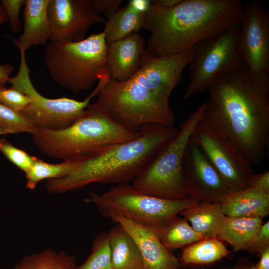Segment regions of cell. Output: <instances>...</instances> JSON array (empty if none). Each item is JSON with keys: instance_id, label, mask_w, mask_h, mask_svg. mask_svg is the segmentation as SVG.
I'll return each instance as SVG.
<instances>
[{"instance_id": "11", "label": "cell", "mask_w": 269, "mask_h": 269, "mask_svg": "<svg viewBox=\"0 0 269 269\" xmlns=\"http://www.w3.org/2000/svg\"><path fill=\"white\" fill-rule=\"evenodd\" d=\"M237 47L242 63L251 71L269 73V13L259 2L243 5Z\"/></svg>"}, {"instance_id": "13", "label": "cell", "mask_w": 269, "mask_h": 269, "mask_svg": "<svg viewBox=\"0 0 269 269\" xmlns=\"http://www.w3.org/2000/svg\"><path fill=\"white\" fill-rule=\"evenodd\" d=\"M183 172L189 197L221 203L230 193L221 177L192 138L184 157Z\"/></svg>"}, {"instance_id": "19", "label": "cell", "mask_w": 269, "mask_h": 269, "mask_svg": "<svg viewBox=\"0 0 269 269\" xmlns=\"http://www.w3.org/2000/svg\"><path fill=\"white\" fill-rule=\"evenodd\" d=\"M112 269H145L140 251L132 238L118 224L107 232Z\"/></svg>"}, {"instance_id": "39", "label": "cell", "mask_w": 269, "mask_h": 269, "mask_svg": "<svg viewBox=\"0 0 269 269\" xmlns=\"http://www.w3.org/2000/svg\"><path fill=\"white\" fill-rule=\"evenodd\" d=\"M8 21L7 14L4 9L1 6L0 8V26Z\"/></svg>"}, {"instance_id": "37", "label": "cell", "mask_w": 269, "mask_h": 269, "mask_svg": "<svg viewBox=\"0 0 269 269\" xmlns=\"http://www.w3.org/2000/svg\"><path fill=\"white\" fill-rule=\"evenodd\" d=\"M181 0H152V2L153 4L163 7L171 8L177 5L181 1Z\"/></svg>"}, {"instance_id": "7", "label": "cell", "mask_w": 269, "mask_h": 269, "mask_svg": "<svg viewBox=\"0 0 269 269\" xmlns=\"http://www.w3.org/2000/svg\"><path fill=\"white\" fill-rule=\"evenodd\" d=\"M205 103L181 123L167 145L133 180L136 189L147 195L167 199L189 197L184 180L183 161L188 142L201 121Z\"/></svg>"}, {"instance_id": "29", "label": "cell", "mask_w": 269, "mask_h": 269, "mask_svg": "<svg viewBox=\"0 0 269 269\" xmlns=\"http://www.w3.org/2000/svg\"><path fill=\"white\" fill-rule=\"evenodd\" d=\"M32 101L30 97L12 87L0 88V102L16 112L21 113Z\"/></svg>"}, {"instance_id": "10", "label": "cell", "mask_w": 269, "mask_h": 269, "mask_svg": "<svg viewBox=\"0 0 269 269\" xmlns=\"http://www.w3.org/2000/svg\"><path fill=\"white\" fill-rule=\"evenodd\" d=\"M192 138L223 179L229 192L249 187L252 165L220 134L199 123Z\"/></svg>"}, {"instance_id": "33", "label": "cell", "mask_w": 269, "mask_h": 269, "mask_svg": "<svg viewBox=\"0 0 269 269\" xmlns=\"http://www.w3.org/2000/svg\"><path fill=\"white\" fill-rule=\"evenodd\" d=\"M252 187L269 194V172L266 171L261 173H253L249 183Z\"/></svg>"}, {"instance_id": "24", "label": "cell", "mask_w": 269, "mask_h": 269, "mask_svg": "<svg viewBox=\"0 0 269 269\" xmlns=\"http://www.w3.org/2000/svg\"><path fill=\"white\" fill-rule=\"evenodd\" d=\"M81 160H65L60 163L51 164L35 157L32 165L24 173L26 187L33 190L41 181L66 177L78 168Z\"/></svg>"}, {"instance_id": "41", "label": "cell", "mask_w": 269, "mask_h": 269, "mask_svg": "<svg viewBox=\"0 0 269 269\" xmlns=\"http://www.w3.org/2000/svg\"><path fill=\"white\" fill-rule=\"evenodd\" d=\"M1 7V1H0V8Z\"/></svg>"}, {"instance_id": "26", "label": "cell", "mask_w": 269, "mask_h": 269, "mask_svg": "<svg viewBox=\"0 0 269 269\" xmlns=\"http://www.w3.org/2000/svg\"><path fill=\"white\" fill-rule=\"evenodd\" d=\"M76 269H112L110 248L107 233L94 238L91 252L87 259Z\"/></svg>"}, {"instance_id": "5", "label": "cell", "mask_w": 269, "mask_h": 269, "mask_svg": "<svg viewBox=\"0 0 269 269\" xmlns=\"http://www.w3.org/2000/svg\"><path fill=\"white\" fill-rule=\"evenodd\" d=\"M107 44L104 31L75 42H50L44 62L51 78L61 86L78 93L109 78L106 63Z\"/></svg>"}, {"instance_id": "32", "label": "cell", "mask_w": 269, "mask_h": 269, "mask_svg": "<svg viewBox=\"0 0 269 269\" xmlns=\"http://www.w3.org/2000/svg\"><path fill=\"white\" fill-rule=\"evenodd\" d=\"M269 245V221L262 224L256 236L253 249V254L259 253Z\"/></svg>"}, {"instance_id": "20", "label": "cell", "mask_w": 269, "mask_h": 269, "mask_svg": "<svg viewBox=\"0 0 269 269\" xmlns=\"http://www.w3.org/2000/svg\"><path fill=\"white\" fill-rule=\"evenodd\" d=\"M179 214L203 239L217 238L226 218L219 203L200 201Z\"/></svg>"}, {"instance_id": "38", "label": "cell", "mask_w": 269, "mask_h": 269, "mask_svg": "<svg viewBox=\"0 0 269 269\" xmlns=\"http://www.w3.org/2000/svg\"><path fill=\"white\" fill-rule=\"evenodd\" d=\"M233 269H259L255 265L252 264L247 260H242L233 267Z\"/></svg>"}, {"instance_id": "17", "label": "cell", "mask_w": 269, "mask_h": 269, "mask_svg": "<svg viewBox=\"0 0 269 269\" xmlns=\"http://www.w3.org/2000/svg\"><path fill=\"white\" fill-rule=\"evenodd\" d=\"M221 205L226 216L263 218L269 214V194L249 187L230 192Z\"/></svg>"}, {"instance_id": "35", "label": "cell", "mask_w": 269, "mask_h": 269, "mask_svg": "<svg viewBox=\"0 0 269 269\" xmlns=\"http://www.w3.org/2000/svg\"><path fill=\"white\" fill-rule=\"evenodd\" d=\"M128 4L135 10L146 13L152 4V0H131Z\"/></svg>"}, {"instance_id": "21", "label": "cell", "mask_w": 269, "mask_h": 269, "mask_svg": "<svg viewBox=\"0 0 269 269\" xmlns=\"http://www.w3.org/2000/svg\"><path fill=\"white\" fill-rule=\"evenodd\" d=\"M145 14L135 10L129 4L119 8L105 23L103 31L107 45L132 33H139L143 28Z\"/></svg>"}, {"instance_id": "22", "label": "cell", "mask_w": 269, "mask_h": 269, "mask_svg": "<svg viewBox=\"0 0 269 269\" xmlns=\"http://www.w3.org/2000/svg\"><path fill=\"white\" fill-rule=\"evenodd\" d=\"M229 251L222 241L215 238L203 239L182 251L180 262L184 265H205L213 263L227 257Z\"/></svg>"}, {"instance_id": "15", "label": "cell", "mask_w": 269, "mask_h": 269, "mask_svg": "<svg viewBox=\"0 0 269 269\" xmlns=\"http://www.w3.org/2000/svg\"><path fill=\"white\" fill-rule=\"evenodd\" d=\"M146 45L139 33H132L108 45L106 59L110 79L123 81L135 73L141 64Z\"/></svg>"}, {"instance_id": "30", "label": "cell", "mask_w": 269, "mask_h": 269, "mask_svg": "<svg viewBox=\"0 0 269 269\" xmlns=\"http://www.w3.org/2000/svg\"><path fill=\"white\" fill-rule=\"evenodd\" d=\"M25 0H2L1 6L4 9L9 21L11 30L15 32L21 31L22 26L19 18L21 8L24 5Z\"/></svg>"}, {"instance_id": "18", "label": "cell", "mask_w": 269, "mask_h": 269, "mask_svg": "<svg viewBox=\"0 0 269 269\" xmlns=\"http://www.w3.org/2000/svg\"><path fill=\"white\" fill-rule=\"evenodd\" d=\"M262 219L226 216L217 238L227 242L235 251L246 250L253 254L256 236L263 224Z\"/></svg>"}, {"instance_id": "28", "label": "cell", "mask_w": 269, "mask_h": 269, "mask_svg": "<svg viewBox=\"0 0 269 269\" xmlns=\"http://www.w3.org/2000/svg\"><path fill=\"white\" fill-rule=\"evenodd\" d=\"M0 152L24 173L32 165L35 158L25 151L15 147L6 139L1 138Z\"/></svg>"}, {"instance_id": "12", "label": "cell", "mask_w": 269, "mask_h": 269, "mask_svg": "<svg viewBox=\"0 0 269 269\" xmlns=\"http://www.w3.org/2000/svg\"><path fill=\"white\" fill-rule=\"evenodd\" d=\"M48 15L49 41L55 43L81 41L91 26L106 22L91 0H49Z\"/></svg>"}, {"instance_id": "23", "label": "cell", "mask_w": 269, "mask_h": 269, "mask_svg": "<svg viewBox=\"0 0 269 269\" xmlns=\"http://www.w3.org/2000/svg\"><path fill=\"white\" fill-rule=\"evenodd\" d=\"M77 266L74 256L46 248L24 256L12 269H76Z\"/></svg>"}, {"instance_id": "16", "label": "cell", "mask_w": 269, "mask_h": 269, "mask_svg": "<svg viewBox=\"0 0 269 269\" xmlns=\"http://www.w3.org/2000/svg\"><path fill=\"white\" fill-rule=\"evenodd\" d=\"M49 0H26L23 11L24 28L16 40L12 39L20 53L32 46H46L51 37L48 15Z\"/></svg>"}, {"instance_id": "36", "label": "cell", "mask_w": 269, "mask_h": 269, "mask_svg": "<svg viewBox=\"0 0 269 269\" xmlns=\"http://www.w3.org/2000/svg\"><path fill=\"white\" fill-rule=\"evenodd\" d=\"M260 260L255 265L259 269H269V245L259 253Z\"/></svg>"}, {"instance_id": "6", "label": "cell", "mask_w": 269, "mask_h": 269, "mask_svg": "<svg viewBox=\"0 0 269 269\" xmlns=\"http://www.w3.org/2000/svg\"><path fill=\"white\" fill-rule=\"evenodd\" d=\"M84 201L94 205L104 217L123 216L149 228L157 236L182 211L200 202L190 197L167 200L154 197L129 182L117 184L101 193H90Z\"/></svg>"}, {"instance_id": "31", "label": "cell", "mask_w": 269, "mask_h": 269, "mask_svg": "<svg viewBox=\"0 0 269 269\" xmlns=\"http://www.w3.org/2000/svg\"><path fill=\"white\" fill-rule=\"evenodd\" d=\"M122 0H91L95 9L99 13H103L109 18L119 9Z\"/></svg>"}, {"instance_id": "2", "label": "cell", "mask_w": 269, "mask_h": 269, "mask_svg": "<svg viewBox=\"0 0 269 269\" xmlns=\"http://www.w3.org/2000/svg\"><path fill=\"white\" fill-rule=\"evenodd\" d=\"M243 9L240 0H182L171 8L152 2L143 26L150 33L146 49L157 57L188 51L200 41L239 23Z\"/></svg>"}, {"instance_id": "3", "label": "cell", "mask_w": 269, "mask_h": 269, "mask_svg": "<svg viewBox=\"0 0 269 269\" xmlns=\"http://www.w3.org/2000/svg\"><path fill=\"white\" fill-rule=\"evenodd\" d=\"M139 129L141 134L136 138L106 147L82 159L70 175L46 180L47 191L57 194L92 183L119 184L133 180L178 132L175 126L158 124Z\"/></svg>"}, {"instance_id": "1", "label": "cell", "mask_w": 269, "mask_h": 269, "mask_svg": "<svg viewBox=\"0 0 269 269\" xmlns=\"http://www.w3.org/2000/svg\"><path fill=\"white\" fill-rule=\"evenodd\" d=\"M200 123L220 134L252 166L263 161L269 138V74L243 65L209 87Z\"/></svg>"}, {"instance_id": "8", "label": "cell", "mask_w": 269, "mask_h": 269, "mask_svg": "<svg viewBox=\"0 0 269 269\" xmlns=\"http://www.w3.org/2000/svg\"><path fill=\"white\" fill-rule=\"evenodd\" d=\"M239 29V23L234 25L192 48L184 99L205 92L218 77L243 65L237 47Z\"/></svg>"}, {"instance_id": "14", "label": "cell", "mask_w": 269, "mask_h": 269, "mask_svg": "<svg viewBox=\"0 0 269 269\" xmlns=\"http://www.w3.org/2000/svg\"><path fill=\"white\" fill-rule=\"evenodd\" d=\"M110 219L123 227L134 240L142 257L145 269H180L178 259L151 229L121 216Z\"/></svg>"}, {"instance_id": "34", "label": "cell", "mask_w": 269, "mask_h": 269, "mask_svg": "<svg viewBox=\"0 0 269 269\" xmlns=\"http://www.w3.org/2000/svg\"><path fill=\"white\" fill-rule=\"evenodd\" d=\"M13 70V67L9 64H0V88L5 87Z\"/></svg>"}, {"instance_id": "27", "label": "cell", "mask_w": 269, "mask_h": 269, "mask_svg": "<svg viewBox=\"0 0 269 269\" xmlns=\"http://www.w3.org/2000/svg\"><path fill=\"white\" fill-rule=\"evenodd\" d=\"M37 127L21 113L16 112L0 102V134L6 135L21 133L32 134Z\"/></svg>"}, {"instance_id": "25", "label": "cell", "mask_w": 269, "mask_h": 269, "mask_svg": "<svg viewBox=\"0 0 269 269\" xmlns=\"http://www.w3.org/2000/svg\"><path fill=\"white\" fill-rule=\"evenodd\" d=\"M157 236L170 251L189 245L203 239L185 219L177 216L160 231Z\"/></svg>"}, {"instance_id": "4", "label": "cell", "mask_w": 269, "mask_h": 269, "mask_svg": "<svg viewBox=\"0 0 269 269\" xmlns=\"http://www.w3.org/2000/svg\"><path fill=\"white\" fill-rule=\"evenodd\" d=\"M140 134V129L116 123L96 101L70 126L59 130L37 128L32 135L41 152L65 161L83 159L106 147L132 141Z\"/></svg>"}, {"instance_id": "40", "label": "cell", "mask_w": 269, "mask_h": 269, "mask_svg": "<svg viewBox=\"0 0 269 269\" xmlns=\"http://www.w3.org/2000/svg\"><path fill=\"white\" fill-rule=\"evenodd\" d=\"M206 269L205 268H193V269ZM221 269H233V268H222Z\"/></svg>"}, {"instance_id": "9", "label": "cell", "mask_w": 269, "mask_h": 269, "mask_svg": "<svg viewBox=\"0 0 269 269\" xmlns=\"http://www.w3.org/2000/svg\"><path fill=\"white\" fill-rule=\"evenodd\" d=\"M20 64L17 74L10 77L8 82L12 87L30 97L32 102L21 113L37 128L59 130L72 124L90 104L92 99L97 96L107 80L101 79L94 90L82 101L67 97L56 99L46 98L40 94L33 86L30 69L26 60V53H20Z\"/></svg>"}]
</instances>
